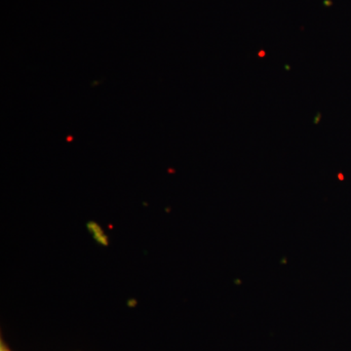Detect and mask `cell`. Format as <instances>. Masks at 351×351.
Returning a JSON list of instances; mask_svg holds the SVG:
<instances>
[{"instance_id":"7a4b0ae2","label":"cell","mask_w":351,"mask_h":351,"mask_svg":"<svg viewBox=\"0 0 351 351\" xmlns=\"http://www.w3.org/2000/svg\"><path fill=\"white\" fill-rule=\"evenodd\" d=\"M260 56H265V52H260Z\"/></svg>"},{"instance_id":"6da1fadb","label":"cell","mask_w":351,"mask_h":351,"mask_svg":"<svg viewBox=\"0 0 351 351\" xmlns=\"http://www.w3.org/2000/svg\"><path fill=\"white\" fill-rule=\"evenodd\" d=\"M0 351H11L9 350L8 348H7V346L5 343H3V341L1 339V345H0Z\"/></svg>"}]
</instances>
